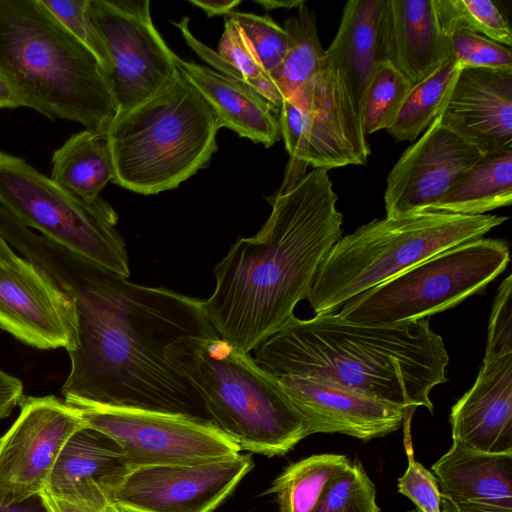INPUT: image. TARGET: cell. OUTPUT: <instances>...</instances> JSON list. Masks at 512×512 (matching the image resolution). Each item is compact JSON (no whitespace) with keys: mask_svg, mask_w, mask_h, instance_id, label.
I'll list each match as a JSON object with an SVG mask.
<instances>
[{"mask_svg":"<svg viewBox=\"0 0 512 512\" xmlns=\"http://www.w3.org/2000/svg\"><path fill=\"white\" fill-rule=\"evenodd\" d=\"M0 328L38 349L77 346L73 302L8 243L0 259Z\"/></svg>","mask_w":512,"mask_h":512,"instance_id":"obj_14","label":"cell"},{"mask_svg":"<svg viewBox=\"0 0 512 512\" xmlns=\"http://www.w3.org/2000/svg\"><path fill=\"white\" fill-rule=\"evenodd\" d=\"M87 11L110 60L105 78L117 115L141 104L175 77L177 55L154 26L149 0H88Z\"/></svg>","mask_w":512,"mask_h":512,"instance_id":"obj_11","label":"cell"},{"mask_svg":"<svg viewBox=\"0 0 512 512\" xmlns=\"http://www.w3.org/2000/svg\"><path fill=\"white\" fill-rule=\"evenodd\" d=\"M303 416L308 435L340 433L364 441L398 430L405 408L316 378L276 377Z\"/></svg>","mask_w":512,"mask_h":512,"instance_id":"obj_18","label":"cell"},{"mask_svg":"<svg viewBox=\"0 0 512 512\" xmlns=\"http://www.w3.org/2000/svg\"><path fill=\"white\" fill-rule=\"evenodd\" d=\"M129 471L122 448L108 435L84 426L67 440L45 490L104 511L109 493Z\"/></svg>","mask_w":512,"mask_h":512,"instance_id":"obj_21","label":"cell"},{"mask_svg":"<svg viewBox=\"0 0 512 512\" xmlns=\"http://www.w3.org/2000/svg\"><path fill=\"white\" fill-rule=\"evenodd\" d=\"M240 2V0H189V3L204 10L209 17L227 15Z\"/></svg>","mask_w":512,"mask_h":512,"instance_id":"obj_43","label":"cell"},{"mask_svg":"<svg viewBox=\"0 0 512 512\" xmlns=\"http://www.w3.org/2000/svg\"><path fill=\"white\" fill-rule=\"evenodd\" d=\"M255 361L275 377L328 381L405 408L403 424L447 381L448 351L428 318L398 324L358 323L337 312L295 315L254 349Z\"/></svg>","mask_w":512,"mask_h":512,"instance_id":"obj_3","label":"cell"},{"mask_svg":"<svg viewBox=\"0 0 512 512\" xmlns=\"http://www.w3.org/2000/svg\"><path fill=\"white\" fill-rule=\"evenodd\" d=\"M0 512H50V510L40 493L10 504L0 503Z\"/></svg>","mask_w":512,"mask_h":512,"instance_id":"obj_41","label":"cell"},{"mask_svg":"<svg viewBox=\"0 0 512 512\" xmlns=\"http://www.w3.org/2000/svg\"><path fill=\"white\" fill-rule=\"evenodd\" d=\"M42 496L50 512H105L57 497L44 490Z\"/></svg>","mask_w":512,"mask_h":512,"instance_id":"obj_42","label":"cell"},{"mask_svg":"<svg viewBox=\"0 0 512 512\" xmlns=\"http://www.w3.org/2000/svg\"><path fill=\"white\" fill-rule=\"evenodd\" d=\"M412 85L391 62L378 66L360 105L359 119L365 136L387 129L393 123Z\"/></svg>","mask_w":512,"mask_h":512,"instance_id":"obj_30","label":"cell"},{"mask_svg":"<svg viewBox=\"0 0 512 512\" xmlns=\"http://www.w3.org/2000/svg\"><path fill=\"white\" fill-rule=\"evenodd\" d=\"M60 24L97 58L104 75L111 68L104 44L88 15V0H40Z\"/></svg>","mask_w":512,"mask_h":512,"instance_id":"obj_36","label":"cell"},{"mask_svg":"<svg viewBox=\"0 0 512 512\" xmlns=\"http://www.w3.org/2000/svg\"><path fill=\"white\" fill-rule=\"evenodd\" d=\"M441 512H512V453L452 443L433 465Z\"/></svg>","mask_w":512,"mask_h":512,"instance_id":"obj_22","label":"cell"},{"mask_svg":"<svg viewBox=\"0 0 512 512\" xmlns=\"http://www.w3.org/2000/svg\"><path fill=\"white\" fill-rule=\"evenodd\" d=\"M38 267L76 311L77 346L68 353L61 389L68 404L210 420L197 391L165 355L182 337L219 336L202 300L130 282L62 246L48 250Z\"/></svg>","mask_w":512,"mask_h":512,"instance_id":"obj_1","label":"cell"},{"mask_svg":"<svg viewBox=\"0 0 512 512\" xmlns=\"http://www.w3.org/2000/svg\"><path fill=\"white\" fill-rule=\"evenodd\" d=\"M0 73L50 120L108 129L117 115L95 55L40 0H0Z\"/></svg>","mask_w":512,"mask_h":512,"instance_id":"obj_4","label":"cell"},{"mask_svg":"<svg viewBox=\"0 0 512 512\" xmlns=\"http://www.w3.org/2000/svg\"><path fill=\"white\" fill-rule=\"evenodd\" d=\"M394 64L414 85L452 60L433 0H390Z\"/></svg>","mask_w":512,"mask_h":512,"instance_id":"obj_24","label":"cell"},{"mask_svg":"<svg viewBox=\"0 0 512 512\" xmlns=\"http://www.w3.org/2000/svg\"><path fill=\"white\" fill-rule=\"evenodd\" d=\"M220 128L212 107L178 71L108 127L113 183L142 195L178 187L210 162Z\"/></svg>","mask_w":512,"mask_h":512,"instance_id":"obj_6","label":"cell"},{"mask_svg":"<svg viewBox=\"0 0 512 512\" xmlns=\"http://www.w3.org/2000/svg\"><path fill=\"white\" fill-rule=\"evenodd\" d=\"M408 466L398 479V492L409 498L421 512H441V497L435 475L419 463L413 453L410 427H404Z\"/></svg>","mask_w":512,"mask_h":512,"instance_id":"obj_37","label":"cell"},{"mask_svg":"<svg viewBox=\"0 0 512 512\" xmlns=\"http://www.w3.org/2000/svg\"><path fill=\"white\" fill-rule=\"evenodd\" d=\"M279 113L281 136L289 154V162L278 193H285L305 176L308 166L304 163L302 155L303 111L292 100L283 99Z\"/></svg>","mask_w":512,"mask_h":512,"instance_id":"obj_38","label":"cell"},{"mask_svg":"<svg viewBox=\"0 0 512 512\" xmlns=\"http://www.w3.org/2000/svg\"><path fill=\"white\" fill-rule=\"evenodd\" d=\"M462 67L452 59L412 85L393 123L386 129L397 141H414L439 114Z\"/></svg>","mask_w":512,"mask_h":512,"instance_id":"obj_29","label":"cell"},{"mask_svg":"<svg viewBox=\"0 0 512 512\" xmlns=\"http://www.w3.org/2000/svg\"><path fill=\"white\" fill-rule=\"evenodd\" d=\"M23 106L20 98L15 93L6 78L0 73V109L17 108Z\"/></svg>","mask_w":512,"mask_h":512,"instance_id":"obj_44","label":"cell"},{"mask_svg":"<svg viewBox=\"0 0 512 512\" xmlns=\"http://www.w3.org/2000/svg\"><path fill=\"white\" fill-rule=\"evenodd\" d=\"M0 206L40 235L128 278L117 213L101 197L84 200L24 159L0 151Z\"/></svg>","mask_w":512,"mask_h":512,"instance_id":"obj_9","label":"cell"},{"mask_svg":"<svg viewBox=\"0 0 512 512\" xmlns=\"http://www.w3.org/2000/svg\"><path fill=\"white\" fill-rule=\"evenodd\" d=\"M290 100L304 114L302 155L307 166L328 171L366 164L371 151L359 115L326 54L317 76Z\"/></svg>","mask_w":512,"mask_h":512,"instance_id":"obj_16","label":"cell"},{"mask_svg":"<svg viewBox=\"0 0 512 512\" xmlns=\"http://www.w3.org/2000/svg\"><path fill=\"white\" fill-rule=\"evenodd\" d=\"M452 59L468 68L512 69V52L481 34L458 29L449 36Z\"/></svg>","mask_w":512,"mask_h":512,"instance_id":"obj_35","label":"cell"},{"mask_svg":"<svg viewBox=\"0 0 512 512\" xmlns=\"http://www.w3.org/2000/svg\"><path fill=\"white\" fill-rule=\"evenodd\" d=\"M284 29L288 35L287 53L269 77L283 99H293L320 72L325 49L318 37L316 14L305 3L298 8L297 16L285 21Z\"/></svg>","mask_w":512,"mask_h":512,"instance_id":"obj_27","label":"cell"},{"mask_svg":"<svg viewBox=\"0 0 512 512\" xmlns=\"http://www.w3.org/2000/svg\"><path fill=\"white\" fill-rule=\"evenodd\" d=\"M452 439L485 453H512V354L483 358L472 387L453 405Z\"/></svg>","mask_w":512,"mask_h":512,"instance_id":"obj_19","label":"cell"},{"mask_svg":"<svg viewBox=\"0 0 512 512\" xmlns=\"http://www.w3.org/2000/svg\"><path fill=\"white\" fill-rule=\"evenodd\" d=\"M253 236L239 238L215 266L203 301L219 337L249 353L278 332L307 298L321 262L342 235L343 215L328 171L314 168L289 191Z\"/></svg>","mask_w":512,"mask_h":512,"instance_id":"obj_2","label":"cell"},{"mask_svg":"<svg viewBox=\"0 0 512 512\" xmlns=\"http://www.w3.org/2000/svg\"><path fill=\"white\" fill-rule=\"evenodd\" d=\"M483 155L512 151V69H460L437 115Z\"/></svg>","mask_w":512,"mask_h":512,"instance_id":"obj_17","label":"cell"},{"mask_svg":"<svg viewBox=\"0 0 512 512\" xmlns=\"http://www.w3.org/2000/svg\"><path fill=\"white\" fill-rule=\"evenodd\" d=\"M508 217L424 211L374 219L340 237L321 262L307 300L315 312H337L347 301L419 262L484 236Z\"/></svg>","mask_w":512,"mask_h":512,"instance_id":"obj_7","label":"cell"},{"mask_svg":"<svg viewBox=\"0 0 512 512\" xmlns=\"http://www.w3.org/2000/svg\"><path fill=\"white\" fill-rule=\"evenodd\" d=\"M483 156L436 117L390 170L384 194L386 217L430 211Z\"/></svg>","mask_w":512,"mask_h":512,"instance_id":"obj_15","label":"cell"},{"mask_svg":"<svg viewBox=\"0 0 512 512\" xmlns=\"http://www.w3.org/2000/svg\"><path fill=\"white\" fill-rule=\"evenodd\" d=\"M512 203V151L484 155L431 208L461 215H483Z\"/></svg>","mask_w":512,"mask_h":512,"instance_id":"obj_26","label":"cell"},{"mask_svg":"<svg viewBox=\"0 0 512 512\" xmlns=\"http://www.w3.org/2000/svg\"><path fill=\"white\" fill-rule=\"evenodd\" d=\"M250 455L130 470L109 493L125 512H212L252 469Z\"/></svg>","mask_w":512,"mask_h":512,"instance_id":"obj_13","label":"cell"},{"mask_svg":"<svg viewBox=\"0 0 512 512\" xmlns=\"http://www.w3.org/2000/svg\"><path fill=\"white\" fill-rule=\"evenodd\" d=\"M105 512H125V511L121 510L120 508H118L114 504L110 503L108 505V507L106 508Z\"/></svg>","mask_w":512,"mask_h":512,"instance_id":"obj_46","label":"cell"},{"mask_svg":"<svg viewBox=\"0 0 512 512\" xmlns=\"http://www.w3.org/2000/svg\"><path fill=\"white\" fill-rule=\"evenodd\" d=\"M512 354V275L501 282L490 314L484 358Z\"/></svg>","mask_w":512,"mask_h":512,"instance_id":"obj_39","label":"cell"},{"mask_svg":"<svg viewBox=\"0 0 512 512\" xmlns=\"http://www.w3.org/2000/svg\"><path fill=\"white\" fill-rule=\"evenodd\" d=\"M115 176L107 129L72 135L52 156L51 179L74 195L94 201Z\"/></svg>","mask_w":512,"mask_h":512,"instance_id":"obj_25","label":"cell"},{"mask_svg":"<svg viewBox=\"0 0 512 512\" xmlns=\"http://www.w3.org/2000/svg\"><path fill=\"white\" fill-rule=\"evenodd\" d=\"M407 512H421V511L418 508H415V509L407 511Z\"/></svg>","mask_w":512,"mask_h":512,"instance_id":"obj_48","label":"cell"},{"mask_svg":"<svg viewBox=\"0 0 512 512\" xmlns=\"http://www.w3.org/2000/svg\"><path fill=\"white\" fill-rule=\"evenodd\" d=\"M510 261L508 244L478 238L433 255L347 301L337 311L358 323L426 319L482 293Z\"/></svg>","mask_w":512,"mask_h":512,"instance_id":"obj_8","label":"cell"},{"mask_svg":"<svg viewBox=\"0 0 512 512\" xmlns=\"http://www.w3.org/2000/svg\"><path fill=\"white\" fill-rule=\"evenodd\" d=\"M433 5L438 24L448 37L458 29H466L511 47V27L494 2L433 0Z\"/></svg>","mask_w":512,"mask_h":512,"instance_id":"obj_31","label":"cell"},{"mask_svg":"<svg viewBox=\"0 0 512 512\" xmlns=\"http://www.w3.org/2000/svg\"><path fill=\"white\" fill-rule=\"evenodd\" d=\"M352 462L343 454H314L287 466L266 490L280 512H312L333 479Z\"/></svg>","mask_w":512,"mask_h":512,"instance_id":"obj_28","label":"cell"},{"mask_svg":"<svg viewBox=\"0 0 512 512\" xmlns=\"http://www.w3.org/2000/svg\"><path fill=\"white\" fill-rule=\"evenodd\" d=\"M6 244H7V242L0 236V259H1V254H2L3 248L5 247Z\"/></svg>","mask_w":512,"mask_h":512,"instance_id":"obj_47","label":"cell"},{"mask_svg":"<svg viewBox=\"0 0 512 512\" xmlns=\"http://www.w3.org/2000/svg\"><path fill=\"white\" fill-rule=\"evenodd\" d=\"M175 65L212 107L221 127H227L240 137L261 143L266 148L279 141V111L257 91L241 81L178 56Z\"/></svg>","mask_w":512,"mask_h":512,"instance_id":"obj_23","label":"cell"},{"mask_svg":"<svg viewBox=\"0 0 512 512\" xmlns=\"http://www.w3.org/2000/svg\"><path fill=\"white\" fill-rule=\"evenodd\" d=\"M225 16L239 26L268 75L280 66L288 49V35L283 27L268 15L232 11Z\"/></svg>","mask_w":512,"mask_h":512,"instance_id":"obj_34","label":"cell"},{"mask_svg":"<svg viewBox=\"0 0 512 512\" xmlns=\"http://www.w3.org/2000/svg\"><path fill=\"white\" fill-rule=\"evenodd\" d=\"M216 52L241 73L247 85L279 111L283 101L280 91L264 71L239 26L227 16H225V27Z\"/></svg>","mask_w":512,"mask_h":512,"instance_id":"obj_32","label":"cell"},{"mask_svg":"<svg viewBox=\"0 0 512 512\" xmlns=\"http://www.w3.org/2000/svg\"><path fill=\"white\" fill-rule=\"evenodd\" d=\"M312 512H380L376 486L359 460L333 479Z\"/></svg>","mask_w":512,"mask_h":512,"instance_id":"obj_33","label":"cell"},{"mask_svg":"<svg viewBox=\"0 0 512 512\" xmlns=\"http://www.w3.org/2000/svg\"><path fill=\"white\" fill-rule=\"evenodd\" d=\"M23 398L22 382L0 369V419L8 417Z\"/></svg>","mask_w":512,"mask_h":512,"instance_id":"obj_40","label":"cell"},{"mask_svg":"<svg viewBox=\"0 0 512 512\" xmlns=\"http://www.w3.org/2000/svg\"><path fill=\"white\" fill-rule=\"evenodd\" d=\"M265 10L299 8L305 3L303 0H255Z\"/></svg>","mask_w":512,"mask_h":512,"instance_id":"obj_45","label":"cell"},{"mask_svg":"<svg viewBox=\"0 0 512 512\" xmlns=\"http://www.w3.org/2000/svg\"><path fill=\"white\" fill-rule=\"evenodd\" d=\"M165 355L197 391L212 423L241 450L280 456L308 436L279 380L227 340L186 336Z\"/></svg>","mask_w":512,"mask_h":512,"instance_id":"obj_5","label":"cell"},{"mask_svg":"<svg viewBox=\"0 0 512 512\" xmlns=\"http://www.w3.org/2000/svg\"><path fill=\"white\" fill-rule=\"evenodd\" d=\"M0 438V503L42 493L67 440L85 424L78 408L53 395L24 397Z\"/></svg>","mask_w":512,"mask_h":512,"instance_id":"obj_12","label":"cell"},{"mask_svg":"<svg viewBox=\"0 0 512 512\" xmlns=\"http://www.w3.org/2000/svg\"><path fill=\"white\" fill-rule=\"evenodd\" d=\"M76 408L85 426L108 435L122 448L130 470L215 461L241 450L210 420L98 404Z\"/></svg>","mask_w":512,"mask_h":512,"instance_id":"obj_10","label":"cell"},{"mask_svg":"<svg viewBox=\"0 0 512 512\" xmlns=\"http://www.w3.org/2000/svg\"><path fill=\"white\" fill-rule=\"evenodd\" d=\"M325 54L337 70L359 115L375 70L393 62L390 0H350Z\"/></svg>","mask_w":512,"mask_h":512,"instance_id":"obj_20","label":"cell"}]
</instances>
